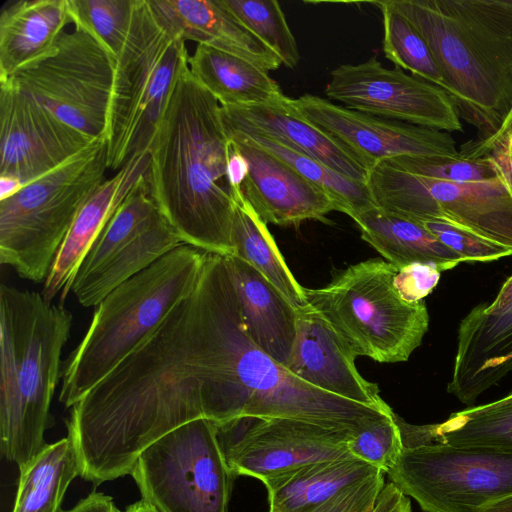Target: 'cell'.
Returning <instances> with one entry per match:
<instances>
[{"label": "cell", "instance_id": "cell-1", "mask_svg": "<svg viewBox=\"0 0 512 512\" xmlns=\"http://www.w3.org/2000/svg\"><path fill=\"white\" fill-rule=\"evenodd\" d=\"M223 257L207 253L194 290L71 407L80 477L95 486L132 473L156 440L205 418L218 389L217 312Z\"/></svg>", "mask_w": 512, "mask_h": 512}, {"label": "cell", "instance_id": "cell-2", "mask_svg": "<svg viewBox=\"0 0 512 512\" xmlns=\"http://www.w3.org/2000/svg\"><path fill=\"white\" fill-rule=\"evenodd\" d=\"M231 142L221 105L191 74L178 76L149 148L152 197L183 243L234 255L236 198L227 166Z\"/></svg>", "mask_w": 512, "mask_h": 512}, {"label": "cell", "instance_id": "cell-3", "mask_svg": "<svg viewBox=\"0 0 512 512\" xmlns=\"http://www.w3.org/2000/svg\"><path fill=\"white\" fill-rule=\"evenodd\" d=\"M428 43L460 119L491 136L512 107V0H386Z\"/></svg>", "mask_w": 512, "mask_h": 512}, {"label": "cell", "instance_id": "cell-4", "mask_svg": "<svg viewBox=\"0 0 512 512\" xmlns=\"http://www.w3.org/2000/svg\"><path fill=\"white\" fill-rule=\"evenodd\" d=\"M72 321L69 310L41 293L1 284V452L18 467L47 445L44 432Z\"/></svg>", "mask_w": 512, "mask_h": 512}, {"label": "cell", "instance_id": "cell-5", "mask_svg": "<svg viewBox=\"0 0 512 512\" xmlns=\"http://www.w3.org/2000/svg\"><path fill=\"white\" fill-rule=\"evenodd\" d=\"M207 252L181 244L111 291L62 364L59 401L71 408L114 370L196 287Z\"/></svg>", "mask_w": 512, "mask_h": 512}, {"label": "cell", "instance_id": "cell-6", "mask_svg": "<svg viewBox=\"0 0 512 512\" xmlns=\"http://www.w3.org/2000/svg\"><path fill=\"white\" fill-rule=\"evenodd\" d=\"M185 40L135 0L125 44L115 60L106 132L108 168L118 171L148 151L174 84L188 65Z\"/></svg>", "mask_w": 512, "mask_h": 512}, {"label": "cell", "instance_id": "cell-7", "mask_svg": "<svg viewBox=\"0 0 512 512\" xmlns=\"http://www.w3.org/2000/svg\"><path fill=\"white\" fill-rule=\"evenodd\" d=\"M107 141L94 139L54 170L0 200V261L45 282L78 212L106 180Z\"/></svg>", "mask_w": 512, "mask_h": 512}, {"label": "cell", "instance_id": "cell-8", "mask_svg": "<svg viewBox=\"0 0 512 512\" xmlns=\"http://www.w3.org/2000/svg\"><path fill=\"white\" fill-rule=\"evenodd\" d=\"M395 265L369 259L349 266L322 288H304L307 304L357 356L380 363L409 359L429 326L424 301H406L397 290Z\"/></svg>", "mask_w": 512, "mask_h": 512}, {"label": "cell", "instance_id": "cell-9", "mask_svg": "<svg viewBox=\"0 0 512 512\" xmlns=\"http://www.w3.org/2000/svg\"><path fill=\"white\" fill-rule=\"evenodd\" d=\"M142 500L157 512H228L234 475L217 429L190 421L149 445L131 473Z\"/></svg>", "mask_w": 512, "mask_h": 512}, {"label": "cell", "instance_id": "cell-10", "mask_svg": "<svg viewBox=\"0 0 512 512\" xmlns=\"http://www.w3.org/2000/svg\"><path fill=\"white\" fill-rule=\"evenodd\" d=\"M114 69V57L88 32L74 26L64 30L47 53L7 79L94 140L106 138Z\"/></svg>", "mask_w": 512, "mask_h": 512}, {"label": "cell", "instance_id": "cell-11", "mask_svg": "<svg viewBox=\"0 0 512 512\" xmlns=\"http://www.w3.org/2000/svg\"><path fill=\"white\" fill-rule=\"evenodd\" d=\"M366 185L374 204L388 213L448 222L512 249V194L499 179L437 180L382 161L369 171Z\"/></svg>", "mask_w": 512, "mask_h": 512}, {"label": "cell", "instance_id": "cell-12", "mask_svg": "<svg viewBox=\"0 0 512 512\" xmlns=\"http://www.w3.org/2000/svg\"><path fill=\"white\" fill-rule=\"evenodd\" d=\"M386 474L425 512H483L512 495V451L416 443Z\"/></svg>", "mask_w": 512, "mask_h": 512}, {"label": "cell", "instance_id": "cell-13", "mask_svg": "<svg viewBox=\"0 0 512 512\" xmlns=\"http://www.w3.org/2000/svg\"><path fill=\"white\" fill-rule=\"evenodd\" d=\"M226 463L236 476L263 481L300 466L351 455L357 434L288 418H240L216 425Z\"/></svg>", "mask_w": 512, "mask_h": 512}, {"label": "cell", "instance_id": "cell-14", "mask_svg": "<svg viewBox=\"0 0 512 512\" xmlns=\"http://www.w3.org/2000/svg\"><path fill=\"white\" fill-rule=\"evenodd\" d=\"M325 95L331 102L377 117L448 133L463 131L453 102L441 87L398 66L387 69L376 56L333 69Z\"/></svg>", "mask_w": 512, "mask_h": 512}, {"label": "cell", "instance_id": "cell-15", "mask_svg": "<svg viewBox=\"0 0 512 512\" xmlns=\"http://www.w3.org/2000/svg\"><path fill=\"white\" fill-rule=\"evenodd\" d=\"M288 105L351 151L368 171L399 156L459 154L448 132L366 114L312 94L288 98Z\"/></svg>", "mask_w": 512, "mask_h": 512}, {"label": "cell", "instance_id": "cell-16", "mask_svg": "<svg viewBox=\"0 0 512 512\" xmlns=\"http://www.w3.org/2000/svg\"><path fill=\"white\" fill-rule=\"evenodd\" d=\"M90 139L0 80V176L23 185L54 170L87 147Z\"/></svg>", "mask_w": 512, "mask_h": 512}, {"label": "cell", "instance_id": "cell-17", "mask_svg": "<svg viewBox=\"0 0 512 512\" xmlns=\"http://www.w3.org/2000/svg\"><path fill=\"white\" fill-rule=\"evenodd\" d=\"M512 371V275L492 301L474 306L460 321L447 391L472 405Z\"/></svg>", "mask_w": 512, "mask_h": 512}, {"label": "cell", "instance_id": "cell-18", "mask_svg": "<svg viewBox=\"0 0 512 512\" xmlns=\"http://www.w3.org/2000/svg\"><path fill=\"white\" fill-rule=\"evenodd\" d=\"M225 132L231 145L248 163L241 193L266 224L298 226L307 220L326 223V216L337 211L324 191L280 158L238 131Z\"/></svg>", "mask_w": 512, "mask_h": 512}, {"label": "cell", "instance_id": "cell-19", "mask_svg": "<svg viewBox=\"0 0 512 512\" xmlns=\"http://www.w3.org/2000/svg\"><path fill=\"white\" fill-rule=\"evenodd\" d=\"M356 357L317 311L309 305L297 310L296 337L285 368L320 390L360 404L389 409L378 385L365 380L358 372Z\"/></svg>", "mask_w": 512, "mask_h": 512}, {"label": "cell", "instance_id": "cell-20", "mask_svg": "<svg viewBox=\"0 0 512 512\" xmlns=\"http://www.w3.org/2000/svg\"><path fill=\"white\" fill-rule=\"evenodd\" d=\"M149 160V150L135 154L82 206L43 283L41 294L46 301L52 302L58 294L63 301L71 292L86 254L122 202L145 178Z\"/></svg>", "mask_w": 512, "mask_h": 512}, {"label": "cell", "instance_id": "cell-21", "mask_svg": "<svg viewBox=\"0 0 512 512\" xmlns=\"http://www.w3.org/2000/svg\"><path fill=\"white\" fill-rule=\"evenodd\" d=\"M221 118L225 130L279 140L350 179L366 183L369 171L364 164L338 141L293 112L288 97L272 105L221 106Z\"/></svg>", "mask_w": 512, "mask_h": 512}, {"label": "cell", "instance_id": "cell-22", "mask_svg": "<svg viewBox=\"0 0 512 512\" xmlns=\"http://www.w3.org/2000/svg\"><path fill=\"white\" fill-rule=\"evenodd\" d=\"M152 9L185 41L243 58L268 71L279 57L242 24L220 0H149Z\"/></svg>", "mask_w": 512, "mask_h": 512}, {"label": "cell", "instance_id": "cell-23", "mask_svg": "<svg viewBox=\"0 0 512 512\" xmlns=\"http://www.w3.org/2000/svg\"><path fill=\"white\" fill-rule=\"evenodd\" d=\"M224 258L248 335L285 367L296 337L297 310L251 265L234 255Z\"/></svg>", "mask_w": 512, "mask_h": 512}, {"label": "cell", "instance_id": "cell-24", "mask_svg": "<svg viewBox=\"0 0 512 512\" xmlns=\"http://www.w3.org/2000/svg\"><path fill=\"white\" fill-rule=\"evenodd\" d=\"M72 23L68 0H12L0 13V80L47 53Z\"/></svg>", "mask_w": 512, "mask_h": 512}, {"label": "cell", "instance_id": "cell-25", "mask_svg": "<svg viewBox=\"0 0 512 512\" xmlns=\"http://www.w3.org/2000/svg\"><path fill=\"white\" fill-rule=\"evenodd\" d=\"M188 67L221 106L272 105L287 98L266 70L207 45L197 44Z\"/></svg>", "mask_w": 512, "mask_h": 512}, {"label": "cell", "instance_id": "cell-26", "mask_svg": "<svg viewBox=\"0 0 512 512\" xmlns=\"http://www.w3.org/2000/svg\"><path fill=\"white\" fill-rule=\"evenodd\" d=\"M381 470L353 455L314 462L269 477L268 512H301Z\"/></svg>", "mask_w": 512, "mask_h": 512}, {"label": "cell", "instance_id": "cell-27", "mask_svg": "<svg viewBox=\"0 0 512 512\" xmlns=\"http://www.w3.org/2000/svg\"><path fill=\"white\" fill-rule=\"evenodd\" d=\"M395 420L403 446L434 442L512 451V393L491 403L453 413L439 424L412 425L397 414Z\"/></svg>", "mask_w": 512, "mask_h": 512}, {"label": "cell", "instance_id": "cell-28", "mask_svg": "<svg viewBox=\"0 0 512 512\" xmlns=\"http://www.w3.org/2000/svg\"><path fill=\"white\" fill-rule=\"evenodd\" d=\"M354 221L362 239L399 269L412 263H424L442 272L463 262L420 222L388 213L377 206L363 212Z\"/></svg>", "mask_w": 512, "mask_h": 512}, {"label": "cell", "instance_id": "cell-29", "mask_svg": "<svg viewBox=\"0 0 512 512\" xmlns=\"http://www.w3.org/2000/svg\"><path fill=\"white\" fill-rule=\"evenodd\" d=\"M181 244L184 243L176 230L162 216L122 246L94 273L84 278H75L71 291L82 306H97L120 284L144 271Z\"/></svg>", "mask_w": 512, "mask_h": 512}, {"label": "cell", "instance_id": "cell-30", "mask_svg": "<svg viewBox=\"0 0 512 512\" xmlns=\"http://www.w3.org/2000/svg\"><path fill=\"white\" fill-rule=\"evenodd\" d=\"M12 512H62L61 504L70 483L80 476L74 443L67 436L47 444L23 466Z\"/></svg>", "mask_w": 512, "mask_h": 512}, {"label": "cell", "instance_id": "cell-31", "mask_svg": "<svg viewBox=\"0 0 512 512\" xmlns=\"http://www.w3.org/2000/svg\"><path fill=\"white\" fill-rule=\"evenodd\" d=\"M232 242L234 256L262 274L296 310L308 305L304 287L287 266L267 224L256 214L242 193L236 198Z\"/></svg>", "mask_w": 512, "mask_h": 512}, {"label": "cell", "instance_id": "cell-32", "mask_svg": "<svg viewBox=\"0 0 512 512\" xmlns=\"http://www.w3.org/2000/svg\"><path fill=\"white\" fill-rule=\"evenodd\" d=\"M240 133L248 136L260 147L280 158L301 176L324 191L335 203L337 211L347 214L353 220L363 212L376 206L366 183L350 179L321 161L279 140L256 133Z\"/></svg>", "mask_w": 512, "mask_h": 512}, {"label": "cell", "instance_id": "cell-33", "mask_svg": "<svg viewBox=\"0 0 512 512\" xmlns=\"http://www.w3.org/2000/svg\"><path fill=\"white\" fill-rule=\"evenodd\" d=\"M162 216L164 215L151 195L145 176L103 228L86 254L75 278H84L94 273L122 246Z\"/></svg>", "mask_w": 512, "mask_h": 512}, {"label": "cell", "instance_id": "cell-34", "mask_svg": "<svg viewBox=\"0 0 512 512\" xmlns=\"http://www.w3.org/2000/svg\"><path fill=\"white\" fill-rule=\"evenodd\" d=\"M383 17V51L395 66L439 87L442 75L437 61L418 29L385 1L374 2Z\"/></svg>", "mask_w": 512, "mask_h": 512}, {"label": "cell", "instance_id": "cell-35", "mask_svg": "<svg viewBox=\"0 0 512 512\" xmlns=\"http://www.w3.org/2000/svg\"><path fill=\"white\" fill-rule=\"evenodd\" d=\"M221 3L268 46L289 69L300 60L296 39L275 0H220Z\"/></svg>", "mask_w": 512, "mask_h": 512}, {"label": "cell", "instance_id": "cell-36", "mask_svg": "<svg viewBox=\"0 0 512 512\" xmlns=\"http://www.w3.org/2000/svg\"><path fill=\"white\" fill-rule=\"evenodd\" d=\"M135 0H68L74 26L93 36L116 60L132 21Z\"/></svg>", "mask_w": 512, "mask_h": 512}, {"label": "cell", "instance_id": "cell-37", "mask_svg": "<svg viewBox=\"0 0 512 512\" xmlns=\"http://www.w3.org/2000/svg\"><path fill=\"white\" fill-rule=\"evenodd\" d=\"M385 162L409 173L437 180L479 182L499 179L486 159H471L460 153L454 157L399 156Z\"/></svg>", "mask_w": 512, "mask_h": 512}, {"label": "cell", "instance_id": "cell-38", "mask_svg": "<svg viewBox=\"0 0 512 512\" xmlns=\"http://www.w3.org/2000/svg\"><path fill=\"white\" fill-rule=\"evenodd\" d=\"M351 455L384 473L397 462L403 443L393 411L386 414L348 442Z\"/></svg>", "mask_w": 512, "mask_h": 512}, {"label": "cell", "instance_id": "cell-39", "mask_svg": "<svg viewBox=\"0 0 512 512\" xmlns=\"http://www.w3.org/2000/svg\"><path fill=\"white\" fill-rule=\"evenodd\" d=\"M420 223L458 254L463 262H489L512 255L511 248L495 244L448 222L430 220Z\"/></svg>", "mask_w": 512, "mask_h": 512}, {"label": "cell", "instance_id": "cell-40", "mask_svg": "<svg viewBox=\"0 0 512 512\" xmlns=\"http://www.w3.org/2000/svg\"><path fill=\"white\" fill-rule=\"evenodd\" d=\"M458 152L471 159H486L512 194V107L491 136L469 140Z\"/></svg>", "mask_w": 512, "mask_h": 512}, {"label": "cell", "instance_id": "cell-41", "mask_svg": "<svg viewBox=\"0 0 512 512\" xmlns=\"http://www.w3.org/2000/svg\"><path fill=\"white\" fill-rule=\"evenodd\" d=\"M384 474L380 471L371 475L301 512H371L385 486Z\"/></svg>", "mask_w": 512, "mask_h": 512}, {"label": "cell", "instance_id": "cell-42", "mask_svg": "<svg viewBox=\"0 0 512 512\" xmlns=\"http://www.w3.org/2000/svg\"><path fill=\"white\" fill-rule=\"evenodd\" d=\"M441 271L430 264L412 263L397 272L394 283L401 296L416 303L432 292L440 280Z\"/></svg>", "mask_w": 512, "mask_h": 512}, {"label": "cell", "instance_id": "cell-43", "mask_svg": "<svg viewBox=\"0 0 512 512\" xmlns=\"http://www.w3.org/2000/svg\"><path fill=\"white\" fill-rule=\"evenodd\" d=\"M62 512H122L115 505L112 497L93 491L81 499L73 508Z\"/></svg>", "mask_w": 512, "mask_h": 512}, {"label": "cell", "instance_id": "cell-44", "mask_svg": "<svg viewBox=\"0 0 512 512\" xmlns=\"http://www.w3.org/2000/svg\"><path fill=\"white\" fill-rule=\"evenodd\" d=\"M227 174L229 183L235 193L241 192V186L248 174V163L232 145L228 160Z\"/></svg>", "mask_w": 512, "mask_h": 512}, {"label": "cell", "instance_id": "cell-45", "mask_svg": "<svg viewBox=\"0 0 512 512\" xmlns=\"http://www.w3.org/2000/svg\"><path fill=\"white\" fill-rule=\"evenodd\" d=\"M23 187V184L13 177L0 176V200L14 195Z\"/></svg>", "mask_w": 512, "mask_h": 512}, {"label": "cell", "instance_id": "cell-46", "mask_svg": "<svg viewBox=\"0 0 512 512\" xmlns=\"http://www.w3.org/2000/svg\"><path fill=\"white\" fill-rule=\"evenodd\" d=\"M483 512H512V495L494 502L485 508Z\"/></svg>", "mask_w": 512, "mask_h": 512}, {"label": "cell", "instance_id": "cell-47", "mask_svg": "<svg viewBox=\"0 0 512 512\" xmlns=\"http://www.w3.org/2000/svg\"><path fill=\"white\" fill-rule=\"evenodd\" d=\"M124 512H157L142 499L128 506Z\"/></svg>", "mask_w": 512, "mask_h": 512}, {"label": "cell", "instance_id": "cell-48", "mask_svg": "<svg viewBox=\"0 0 512 512\" xmlns=\"http://www.w3.org/2000/svg\"><path fill=\"white\" fill-rule=\"evenodd\" d=\"M408 512H411V511H408Z\"/></svg>", "mask_w": 512, "mask_h": 512}]
</instances>
